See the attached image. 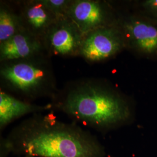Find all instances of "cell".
Wrapping results in <instances>:
<instances>
[{"label":"cell","mask_w":157,"mask_h":157,"mask_svg":"<svg viewBox=\"0 0 157 157\" xmlns=\"http://www.w3.org/2000/svg\"><path fill=\"white\" fill-rule=\"evenodd\" d=\"M13 2L24 30L43 41L48 30L59 17L50 11L41 0L15 1Z\"/></svg>","instance_id":"8"},{"label":"cell","mask_w":157,"mask_h":157,"mask_svg":"<svg viewBox=\"0 0 157 157\" xmlns=\"http://www.w3.org/2000/svg\"><path fill=\"white\" fill-rule=\"evenodd\" d=\"M1 137L18 157H106L95 135L75 122L59 120L54 111L30 115Z\"/></svg>","instance_id":"1"},{"label":"cell","mask_w":157,"mask_h":157,"mask_svg":"<svg viewBox=\"0 0 157 157\" xmlns=\"http://www.w3.org/2000/svg\"><path fill=\"white\" fill-rule=\"evenodd\" d=\"M118 25L124 36L126 48L147 56L157 54V25L135 16L121 17Z\"/></svg>","instance_id":"7"},{"label":"cell","mask_w":157,"mask_h":157,"mask_svg":"<svg viewBox=\"0 0 157 157\" xmlns=\"http://www.w3.org/2000/svg\"><path fill=\"white\" fill-rule=\"evenodd\" d=\"M24 30L13 1L0 2V43L10 39Z\"/></svg>","instance_id":"11"},{"label":"cell","mask_w":157,"mask_h":157,"mask_svg":"<svg viewBox=\"0 0 157 157\" xmlns=\"http://www.w3.org/2000/svg\"><path fill=\"white\" fill-rule=\"evenodd\" d=\"M124 48V36L117 24L84 34L79 56L89 63H97L115 56Z\"/></svg>","instance_id":"4"},{"label":"cell","mask_w":157,"mask_h":157,"mask_svg":"<svg viewBox=\"0 0 157 157\" xmlns=\"http://www.w3.org/2000/svg\"><path fill=\"white\" fill-rule=\"evenodd\" d=\"M83 34L97 29L118 24V15L105 1L72 0L66 15Z\"/></svg>","instance_id":"5"},{"label":"cell","mask_w":157,"mask_h":157,"mask_svg":"<svg viewBox=\"0 0 157 157\" xmlns=\"http://www.w3.org/2000/svg\"><path fill=\"white\" fill-rule=\"evenodd\" d=\"M53 111L51 102L44 105L21 99L4 90L0 91V130L3 131L10 124L28 115Z\"/></svg>","instance_id":"10"},{"label":"cell","mask_w":157,"mask_h":157,"mask_svg":"<svg viewBox=\"0 0 157 157\" xmlns=\"http://www.w3.org/2000/svg\"><path fill=\"white\" fill-rule=\"evenodd\" d=\"M46 7L57 17L65 16L72 0H41Z\"/></svg>","instance_id":"12"},{"label":"cell","mask_w":157,"mask_h":157,"mask_svg":"<svg viewBox=\"0 0 157 157\" xmlns=\"http://www.w3.org/2000/svg\"><path fill=\"white\" fill-rule=\"evenodd\" d=\"M146 11L157 17V0H147L142 3Z\"/></svg>","instance_id":"13"},{"label":"cell","mask_w":157,"mask_h":157,"mask_svg":"<svg viewBox=\"0 0 157 157\" xmlns=\"http://www.w3.org/2000/svg\"><path fill=\"white\" fill-rule=\"evenodd\" d=\"M42 54H47L43 41L25 30L0 43V62L22 59Z\"/></svg>","instance_id":"9"},{"label":"cell","mask_w":157,"mask_h":157,"mask_svg":"<svg viewBox=\"0 0 157 157\" xmlns=\"http://www.w3.org/2000/svg\"><path fill=\"white\" fill-rule=\"evenodd\" d=\"M53 111L101 133L130 124L133 118L129 98L106 82L93 78L68 82L51 100Z\"/></svg>","instance_id":"2"},{"label":"cell","mask_w":157,"mask_h":157,"mask_svg":"<svg viewBox=\"0 0 157 157\" xmlns=\"http://www.w3.org/2000/svg\"><path fill=\"white\" fill-rule=\"evenodd\" d=\"M84 34L67 16L59 17L48 30L43 39L50 56H79Z\"/></svg>","instance_id":"6"},{"label":"cell","mask_w":157,"mask_h":157,"mask_svg":"<svg viewBox=\"0 0 157 157\" xmlns=\"http://www.w3.org/2000/svg\"><path fill=\"white\" fill-rule=\"evenodd\" d=\"M1 90L26 101L51 100L59 90L47 54L0 62Z\"/></svg>","instance_id":"3"}]
</instances>
